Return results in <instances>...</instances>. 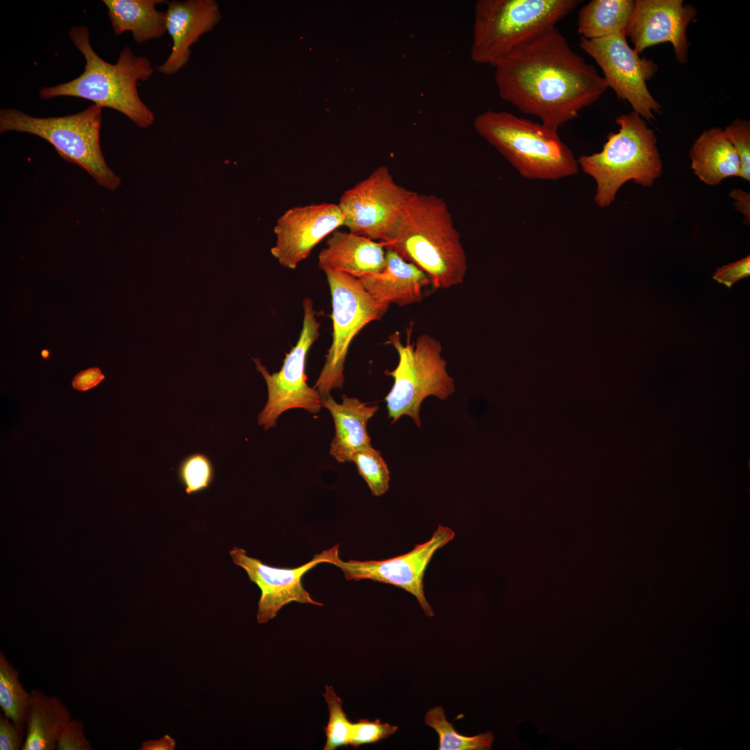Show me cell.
Segmentation results:
<instances>
[{"mask_svg": "<svg viewBox=\"0 0 750 750\" xmlns=\"http://www.w3.org/2000/svg\"><path fill=\"white\" fill-rule=\"evenodd\" d=\"M580 0H478L471 59L494 67L512 50L570 14Z\"/></svg>", "mask_w": 750, "mask_h": 750, "instance_id": "6", "label": "cell"}, {"mask_svg": "<svg viewBox=\"0 0 750 750\" xmlns=\"http://www.w3.org/2000/svg\"><path fill=\"white\" fill-rule=\"evenodd\" d=\"M114 33H132L135 42L141 44L160 38L167 32L166 13L156 8L167 3L164 0H103Z\"/></svg>", "mask_w": 750, "mask_h": 750, "instance_id": "23", "label": "cell"}, {"mask_svg": "<svg viewBox=\"0 0 750 750\" xmlns=\"http://www.w3.org/2000/svg\"><path fill=\"white\" fill-rule=\"evenodd\" d=\"M734 200L735 208L744 217V223L749 225L750 222V194L739 188L733 189L729 194Z\"/></svg>", "mask_w": 750, "mask_h": 750, "instance_id": "36", "label": "cell"}, {"mask_svg": "<svg viewBox=\"0 0 750 750\" xmlns=\"http://www.w3.org/2000/svg\"><path fill=\"white\" fill-rule=\"evenodd\" d=\"M341 226L344 217L335 203H312L285 211L274 228L272 254L284 267L294 269L314 247Z\"/></svg>", "mask_w": 750, "mask_h": 750, "instance_id": "16", "label": "cell"}, {"mask_svg": "<svg viewBox=\"0 0 750 750\" xmlns=\"http://www.w3.org/2000/svg\"><path fill=\"white\" fill-rule=\"evenodd\" d=\"M175 746L174 740L168 735L160 739L145 741L142 743L140 750H161L173 749Z\"/></svg>", "mask_w": 750, "mask_h": 750, "instance_id": "37", "label": "cell"}, {"mask_svg": "<svg viewBox=\"0 0 750 750\" xmlns=\"http://www.w3.org/2000/svg\"><path fill=\"white\" fill-rule=\"evenodd\" d=\"M230 555L233 562L246 571L249 580L261 591L256 617L259 624H263L273 619L284 606L293 601L323 606L312 599L303 588L301 579L320 563L333 564L339 557V544L314 555L308 562L292 568L268 565L249 556L244 549L236 547L231 550Z\"/></svg>", "mask_w": 750, "mask_h": 750, "instance_id": "14", "label": "cell"}, {"mask_svg": "<svg viewBox=\"0 0 750 750\" xmlns=\"http://www.w3.org/2000/svg\"><path fill=\"white\" fill-rule=\"evenodd\" d=\"M696 15V9L682 0H636L625 36L638 54L651 46L671 43L675 59L685 64L689 48L686 31Z\"/></svg>", "mask_w": 750, "mask_h": 750, "instance_id": "15", "label": "cell"}, {"mask_svg": "<svg viewBox=\"0 0 750 750\" xmlns=\"http://www.w3.org/2000/svg\"><path fill=\"white\" fill-rule=\"evenodd\" d=\"M67 707L55 696L39 690L30 692L26 738L22 750H53L71 720Z\"/></svg>", "mask_w": 750, "mask_h": 750, "instance_id": "22", "label": "cell"}, {"mask_svg": "<svg viewBox=\"0 0 750 750\" xmlns=\"http://www.w3.org/2000/svg\"><path fill=\"white\" fill-rule=\"evenodd\" d=\"M56 749L58 750H92L90 742L87 740L84 733V726L82 721L74 719H71L58 741Z\"/></svg>", "mask_w": 750, "mask_h": 750, "instance_id": "32", "label": "cell"}, {"mask_svg": "<svg viewBox=\"0 0 750 750\" xmlns=\"http://www.w3.org/2000/svg\"><path fill=\"white\" fill-rule=\"evenodd\" d=\"M69 37L83 55V72L75 79L42 88V99L58 97H75L92 101L94 104L117 110L140 128H147L154 122V114L141 100L137 84L147 81L153 69L146 57L136 56L128 47L119 53L117 62L111 64L100 58L90 43L89 31L84 26H74Z\"/></svg>", "mask_w": 750, "mask_h": 750, "instance_id": "3", "label": "cell"}, {"mask_svg": "<svg viewBox=\"0 0 750 750\" xmlns=\"http://www.w3.org/2000/svg\"><path fill=\"white\" fill-rule=\"evenodd\" d=\"M102 108L92 104L81 112L57 117H35L15 108L0 110V132L38 136L53 145L65 160L78 165L101 186L115 190L120 178L108 167L100 146Z\"/></svg>", "mask_w": 750, "mask_h": 750, "instance_id": "7", "label": "cell"}, {"mask_svg": "<svg viewBox=\"0 0 750 750\" xmlns=\"http://www.w3.org/2000/svg\"><path fill=\"white\" fill-rule=\"evenodd\" d=\"M689 155L694 174L707 185H715L726 178L740 176L738 157L721 128L704 131L694 142Z\"/></svg>", "mask_w": 750, "mask_h": 750, "instance_id": "21", "label": "cell"}, {"mask_svg": "<svg viewBox=\"0 0 750 750\" xmlns=\"http://www.w3.org/2000/svg\"><path fill=\"white\" fill-rule=\"evenodd\" d=\"M385 247L424 271L433 288L462 283L467 269L460 235L445 201L412 192Z\"/></svg>", "mask_w": 750, "mask_h": 750, "instance_id": "2", "label": "cell"}, {"mask_svg": "<svg viewBox=\"0 0 750 750\" xmlns=\"http://www.w3.org/2000/svg\"><path fill=\"white\" fill-rule=\"evenodd\" d=\"M397 728L396 726L381 722L379 719L374 721L360 719L353 724L349 745L358 747L363 744L376 743L389 738Z\"/></svg>", "mask_w": 750, "mask_h": 750, "instance_id": "31", "label": "cell"}, {"mask_svg": "<svg viewBox=\"0 0 750 750\" xmlns=\"http://www.w3.org/2000/svg\"><path fill=\"white\" fill-rule=\"evenodd\" d=\"M749 276L750 256L748 255L738 261L718 267L712 278L731 288L734 283Z\"/></svg>", "mask_w": 750, "mask_h": 750, "instance_id": "34", "label": "cell"}, {"mask_svg": "<svg viewBox=\"0 0 750 750\" xmlns=\"http://www.w3.org/2000/svg\"><path fill=\"white\" fill-rule=\"evenodd\" d=\"M385 264L378 273L359 278L365 290L378 303L400 306L421 302L432 285L429 276L395 251L385 247Z\"/></svg>", "mask_w": 750, "mask_h": 750, "instance_id": "18", "label": "cell"}, {"mask_svg": "<svg viewBox=\"0 0 750 750\" xmlns=\"http://www.w3.org/2000/svg\"><path fill=\"white\" fill-rule=\"evenodd\" d=\"M580 47L601 69L608 87L619 99L629 103L647 122L656 119L662 106L647 85L658 71L653 60L640 57L623 33L598 39L581 38Z\"/></svg>", "mask_w": 750, "mask_h": 750, "instance_id": "12", "label": "cell"}, {"mask_svg": "<svg viewBox=\"0 0 750 750\" xmlns=\"http://www.w3.org/2000/svg\"><path fill=\"white\" fill-rule=\"evenodd\" d=\"M342 399V403H338L329 395L322 399V405L329 410L335 424L330 454L338 462H351V456L356 451L371 444L367 425L378 406L367 405L344 394Z\"/></svg>", "mask_w": 750, "mask_h": 750, "instance_id": "20", "label": "cell"}, {"mask_svg": "<svg viewBox=\"0 0 750 750\" xmlns=\"http://www.w3.org/2000/svg\"><path fill=\"white\" fill-rule=\"evenodd\" d=\"M616 133H610L600 152L582 155L578 164L597 184L594 201L601 208L609 206L619 189L632 180L651 187L662 172L653 130L639 114L632 111L615 120Z\"/></svg>", "mask_w": 750, "mask_h": 750, "instance_id": "5", "label": "cell"}, {"mask_svg": "<svg viewBox=\"0 0 750 750\" xmlns=\"http://www.w3.org/2000/svg\"><path fill=\"white\" fill-rule=\"evenodd\" d=\"M351 462L356 464L374 496H381L388 490L390 471L379 451L370 444L353 453Z\"/></svg>", "mask_w": 750, "mask_h": 750, "instance_id": "27", "label": "cell"}, {"mask_svg": "<svg viewBox=\"0 0 750 750\" xmlns=\"http://www.w3.org/2000/svg\"><path fill=\"white\" fill-rule=\"evenodd\" d=\"M179 478L188 494L199 492L210 487L214 478V468L209 458L203 453L186 457L178 468Z\"/></svg>", "mask_w": 750, "mask_h": 750, "instance_id": "29", "label": "cell"}, {"mask_svg": "<svg viewBox=\"0 0 750 750\" xmlns=\"http://www.w3.org/2000/svg\"><path fill=\"white\" fill-rule=\"evenodd\" d=\"M331 295L333 334L324 365L314 388L322 399L341 388L344 365L353 338L367 324L381 319L388 306L376 301L359 280L344 273L324 269Z\"/></svg>", "mask_w": 750, "mask_h": 750, "instance_id": "9", "label": "cell"}, {"mask_svg": "<svg viewBox=\"0 0 750 750\" xmlns=\"http://www.w3.org/2000/svg\"><path fill=\"white\" fill-rule=\"evenodd\" d=\"M19 671L0 653V706L3 715L14 722L26 725L30 693L19 681Z\"/></svg>", "mask_w": 750, "mask_h": 750, "instance_id": "25", "label": "cell"}, {"mask_svg": "<svg viewBox=\"0 0 750 750\" xmlns=\"http://www.w3.org/2000/svg\"><path fill=\"white\" fill-rule=\"evenodd\" d=\"M425 722L438 733L440 738V750H482L490 749L494 740L491 732L475 736L460 735L449 722L444 709L437 706L429 710L425 716Z\"/></svg>", "mask_w": 750, "mask_h": 750, "instance_id": "26", "label": "cell"}, {"mask_svg": "<svg viewBox=\"0 0 750 750\" xmlns=\"http://www.w3.org/2000/svg\"><path fill=\"white\" fill-rule=\"evenodd\" d=\"M449 527L439 524L431 538L416 544L409 552L381 560L343 561L338 557L332 565L339 567L347 580H372L401 588L412 594L428 617L434 615L424 589L425 571L435 552L455 537Z\"/></svg>", "mask_w": 750, "mask_h": 750, "instance_id": "13", "label": "cell"}, {"mask_svg": "<svg viewBox=\"0 0 750 750\" xmlns=\"http://www.w3.org/2000/svg\"><path fill=\"white\" fill-rule=\"evenodd\" d=\"M166 30L172 40L171 53L158 68L163 74L173 75L189 61L190 47L204 33L212 31L221 20L215 0L167 1Z\"/></svg>", "mask_w": 750, "mask_h": 750, "instance_id": "17", "label": "cell"}, {"mask_svg": "<svg viewBox=\"0 0 750 750\" xmlns=\"http://www.w3.org/2000/svg\"><path fill=\"white\" fill-rule=\"evenodd\" d=\"M738 157L740 176L750 181V121L742 119L733 120L724 130Z\"/></svg>", "mask_w": 750, "mask_h": 750, "instance_id": "30", "label": "cell"}, {"mask_svg": "<svg viewBox=\"0 0 750 750\" xmlns=\"http://www.w3.org/2000/svg\"><path fill=\"white\" fill-rule=\"evenodd\" d=\"M302 329L296 344L286 353L279 372L269 374L260 358H253L257 370L265 380L268 399L258 417L265 430L275 427L278 417L292 408H302L311 414L320 411L322 398L317 389L308 385L305 372L308 352L317 340L320 323L317 319L312 301H303Z\"/></svg>", "mask_w": 750, "mask_h": 750, "instance_id": "10", "label": "cell"}, {"mask_svg": "<svg viewBox=\"0 0 750 750\" xmlns=\"http://www.w3.org/2000/svg\"><path fill=\"white\" fill-rule=\"evenodd\" d=\"M26 726L17 724L6 717L0 716V749L19 750L24 744Z\"/></svg>", "mask_w": 750, "mask_h": 750, "instance_id": "33", "label": "cell"}, {"mask_svg": "<svg viewBox=\"0 0 750 750\" xmlns=\"http://www.w3.org/2000/svg\"><path fill=\"white\" fill-rule=\"evenodd\" d=\"M328 237L318 256L322 269H330L359 279L384 268V243L338 229Z\"/></svg>", "mask_w": 750, "mask_h": 750, "instance_id": "19", "label": "cell"}, {"mask_svg": "<svg viewBox=\"0 0 750 750\" xmlns=\"http://www.w3.org/2000/svg\"><path fill=\"white\" fill-rule=\"evenodd\" d=\"M478 134L528 179L556 181L575 175L578 164L558 132L505 111L488 110L474 119Z\"/></svg>", "mask_w": 750, "mask_h": 750, "instance_id": "4", "label": "cell"}, {"mask_svg": "<svg viewBox=\"0 0 750 750\" xmlns=\"http://www.w3.org/2000/svg\"><path fill=\"white\" fill-rule=\"evenodd\" d=\"M388 342L399 356L397 366L385 374L394 379L391 390L385 398L388 417L395 423L403 415L411 417L420 427V406L429 396L444 400L456 390L454 381L447 371V361L442 357L440 342L426 333L416 342L404 344L397 332Z\"/></svg>", "mask_w": 750, "mask_h": 750, "instance_id": "8", "label": "cell"}, {"mask_svg": "<svg viewBox=\"0 0 750 750\" xmlns=\"http://www.w3.org/2000/svg\"><path fill=\"white\" fill-rule=\"evenodd\" d=\"M105 378L101 369L98 367H90L81 371L74 378L72 385L77 390H89L99 385Z\"/></svg>", "mask_w": 750, "mask_h": 750, "instance_id": "35", "label": "cell"}, {"mask_svg": "<svg viewBox=\"0 0 750 750\" xmlns=\"http://www.w3.org/2000/svg\"><path fill=\"white\" fill-rule=\"evenodd\" d=\"M501 99L558 132L608 88L596 68L551 26L518 46L494 67Z\"/></svg>", "mask_w": 750, "mask_h": 750, "instance_id": "1", "label": "cell"}, {"mask_svg": "<svg viewBox=\"0 0 750 750\" xmlns=\"http://www.w3.org/2000/svg\"><path fill=\"white\" fill-rule=\"evenodd\" d=\"M412 193L394 181L387 167L380 166L340 197L338 205L344 226L351 233L385 245Z\"/></svg>", "mask_w": 750, "mask_h": 750, "instance_id": "11", "label": "cell"}, {"mask_svg": "<svg viewBox=\"0 0 750 750\" xmlns=\"http://www.w3.org/2000/svg\"><path fill=\"white\" fill-rule=\"evenodd\" d=\"M633 5V0L590 1L578 12L577 32L589 40L625 35Z\"/></svg>", "mask_w": 750, "mask_h": 750, "instance_id": "24", "label": "cell"}, {"mask_svg": "<svg viewBox=\"0 0 750 750\" xmlns=\"http://www.w3.org/2000/svg\"><path fill=\"white\" fill-rule=\"evenodd\" d=\"M323 696L329 711L328 722L324 731L326 741L324 750H334L338 747L349 745L353 724L342 709V701L336 694L332 686L326 685Z\"/></svg>", "mask_w": 750, "mask_h": 750, "instance_id": "28", "label": "cell"}]
</instances>
